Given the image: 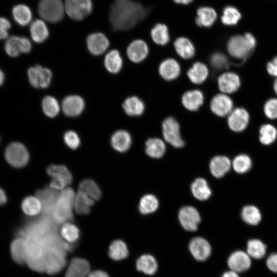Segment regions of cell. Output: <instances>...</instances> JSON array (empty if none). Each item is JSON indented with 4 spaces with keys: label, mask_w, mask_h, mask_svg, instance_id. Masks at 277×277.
Wrapping results in <instances>:
<instances>
[{
    "label": "cell",
    "mask_w": 277,
    "mask_h": 277,
    "mask_svg": "<svg viewBox=\"0 0 277 277\" xmlns=\"http://www.w3.org/2000/svg\"><path fill=\"white\" fill-rule=\"evenodd\" d=\"M88 277H109V276L103 271L95 270L89 273Z\"/></svg>",
    "instance_id": "cell-58"
},
{
    "label": "cell",
    "mask_w": 277,
    "mask_h": 277,
    "mask_svg": "<svg viewBox=\"0 0 277 277\" xmlns=\"http://www.w3.org/2000/svg\"><path fill=\"white\" fill-rule=\"evenodd\" d=\"M184 106L190 111H196L204 102L203 93L199 90H193L185 92L182 98Z\"/></svg>",
    "instance_id": "cell-28"
},
{
    "label": "cell",
    "mask_w": 277,
    "mask_h": 277,
    "mask_svg": "<svg viewBox=\"0 0 277 277\" xmlns=\"http://www.w3.org/2000/svg\"><path fill=\"white\" fill-rule=\"evenodd\" d=\"M159 73L165 80L172 81L180 75L181 68L179 63L173 58L164 60L160 65Z\"/></svg>",
    "instance_id": "cell-24"
},
{
    "label": "cell",
    "mask_w": 277,
    "mask_h": 277,
    "mask_svg": "<svg viewBox=\"0 0 277 277\" xmlns=\"http://www.w3.org/2000/svg\"><path fill=\"white\" fill-rule=\"evenodd\" d=\"M221 277H240L238 273L232 271H228L223 273Z\"/></svg>",
    "instance_id": "cell-60"
},
{
    "label": "cell",
    "mask_w": 277,
    "mask_h": 277,
    "mask_svg": "<svg viewBox=\"0 0 277 277\" xmlns=\"http://www.w3.org/2000/svg\"><path fill=\"white\" fill-rule=\"evenodd\" d=\"M219 89L224 94H231L236 92L240 87L239 76L234 72H227L222 74L218 78Z\"/></svg>",
    "instance_id": "cell-15"
},
{
    "label": "cell",
    "mask_w": 277,
    "mask_h": 277,
    "mask_svg": "<svg viewBox=\"0 0 277 277\" xmlns=\"http://www.w3.org/2000/svg\"><path fill=\"white\" fill-rule=\"evenodd\" d=\"M248 112L242 107L236 108L228 115V124L230 129L236 132L244 130L249 122Z\"/></svg>",
    "instance_id": "cell-12"
},
{
    "label": "cell",
    "mask_w": 277,
    "mask_h": 277,
    "mask_svg": "<svg viewBox=\"0 0 277 277\" xmlns=\"http://www.w3.org/2000/svg\"><path fill=\"white\" fill-rule=\"evenodd\" d=\"M125 112L129 116L141 115L145 110L143 102L138 97L132 96L127 98L123 104Z\"/></svg>",
    "instance_id": "cell-32"
},
{
    "label": "cell",
    "mask_w": 277,
    "mask_h": 277,
    "mask_svg": "<svg viewBox=\"0 0 277 277\" xmlns=\"http://www.w3.org/2000/svg\"><path fill=\"white\" fill-rule=\"evenodd\" d=\"M94 201L84 193L78 191L74 203L75 211L78 214H88L90 211L91 207L94 203Z\"/></svg>",
    "instance_id": "cell-37"
},
{
    "label": "cell",
    "mask_w": 277,
    "mask_h": 277,
    "mask_svg": "<svg viewBox=\"0 0 277 277\" xmlns=\"http://www.w3.org/2000/svg\"><path fill=\"white\" fill-rule=\"evenodd\" d=\"M29 32L32 40L36 43H42L49 36V32L43 19H36L30 24Z\"/></svg>",
    "instance_id": "cell-25"
},
{
    "label": "cell",
    "mask_w": 277,
    "mask_h": 277,
    "mask_svg": "<svg viewBox=\"0 0 277 277\" xmlns=\"http://www.w3.org/2000/svg\"><path fill=\"white\" fill-rule=\"evenodd\" d=\"M90 265L85 259H73L68 268L65 277H86L89 273Z\"/></svg>",
    "instance_id": "cell-23"
},
{
    "label": "cell",
    "mask_w": 277,
    "mask_h": 277,
    "mask_svg": "<svg viewBox=\"0 0 277 277\" xmlns=\"http://www.w3.org/2000/svg\"><path fill=\"white\" fill-rule=\"evenodd\" d=\"M254 36L249 33L235 35L228 42L227 49L229 54L237 59H244L252 52L256 46Z\"/></svg>",
    "instance_id": "cell-3"
},
{
    "label": "cell",
    "mask_w": 277,
    "mask_h": 277,
    "mask_svg": "<svg viewBox=\"0 0 277 277\" xmlns=\"http://www.w3.org/2000/svg\"><path fill=\"white\" fill-rule=\"evenodd\" d=\"M128 250L126 244L121 240L113 241L109 247V255L113 260L118 261L126 258Z\"/></svg>",
    "instance_id": "cell-46"
},
{
    "label": "cell",
    "mask_w": 277,
    "mask_h": 277,
    "mask_svg": "<svg viewBox=\"0 0 277 277\" xmlns=\"http://www.w3.org/2000/svg\"><path fill=\"white\" fill-rule=\"evenodd\" d=\"M11 14L14 22L20 26H26L32 22V10L25 4H18L13 6Z\"/></svg>",
    "instance_id": "cell-21"
},
{
    "label": "cell",
    "mask_w": 277,
    "mask_h": 277,
    "mask_svg": "<svg viewBox=\"0 0 277 277\" xmlns=\"http://www.w3.org/2000/svg\"><path fill=\"white\" fill-rule=\"evenodd\" d=\"M59 196L56 190L47 188L37 191L36 197L41 202L43 210L46 213L51 214Z\"/></svg>",
    "instance_id": "cell-22"
},
{
    "label": "cell",
    "mask_w": 277,
    "mask_h": 277,
    "mask_svg": "<svg viewBox=\"0 0 277 277\" xmlns=\"http://www.w3.org/2000/svg\"><path fill=\"white\" fill-rule=\"evenodd\" d=\"M150 33L153 42L158 45H165L169 41L168 29L165 24H156L151 29Z\"/></svg>",
    "instance_id": "cell-40"
},
{
    "label": "cell",
    "mask_w": 277,
    "mask_h": 277,
    "mask_svg": "<svg viewBox=\"0 0 277 277\" xmlns=\"http://www.w3.org/2000/svg\"><path fill=\"white\" fill-rule=\"evenodd\" d=\"M65 143L70 149L75 150L80 145V139L78 134L72 130L66 131L64 135Z\"/></svg>",
    "instance_id": "cell-52"
},
{
    "label": "cell",
    "mask_w": 277,
    "mask_h": 277,
    "mask_svg": "<svg viewBox=\"0 0 277 277\" xmlns=\"http://www.w3.org/2000/svg\"><path fill=\"white\" fill-rule=\"evenodd\" d=\"M136 269L143 273L153 274L157 268V264L154 258L150 254L141 256L136 261Z\"/></svg>",
    "instance_id": "cell-35"
},
{
    "label": "cell",
    "mask_w": 277,
    "mask_h": 277,
    "mask_svg": "<svg viewBox=\"0 0 277 277\" xmlns=\"http://www.w3.org/2000/svg\"><path fill=\"white\" fill-rule=\"evenodd\" d=\"M212 174L215 177L223 176L230 169L231 162L224 156H216L212 158L209 164Z\"/></svg>",
    "instance_id": "cell-27"
},
{
    "label": "cell",
    "mask_w": 277,
    "mask_h": 277,
    "mask_svg": "<svg viewBox=\"0 0 277 277\" xmlns=\"http://www.w3.org/2000/svg\"><path fill=\"white\" fill-rule=\"evenodd\" d=\"M163 135L165 140L175 148L184 146V141L180 135V125L172 117L166 118L162 123Z\"/></svg>",
    "instance_id": "cell-9"
},
{
    "label": "cell",
    "mask_w": 277,
    "mask_h": 277,
    "mask_svg": "<svg viewBox=\"0 0 277 277\" xmlns=\"http://www.w3.org/2000/svg\"><path fill=\"white\" fill-rule=\"evenodd\" d=\"M174 46L179 55L184 59L191 58L195 54V48L192 43L186 37L176 38L174 42Z\"/></svg>",
    "instance_id": "cell-31"
},
{
    "label": "cell",
    "mask_w": 277,
    "mask_h": 277,
    "mask_svg": "<svg viewBox=\"0 0 277 277\" xmlns=\"http://www.w3.org/2000/svg\"><path fill=\"white\" fill-rule=\"evenodd\" d=\"M78 191L84 193L93 200H98L102 195L99 187L91 179L82 181L79 184Z\"/></svg>",
    "instance_id": "cell-41"
},
{
    "label": "cell",
    "mask_w": 277,
    "mask_h": 277,
    "mask_svg": "<svg viewBox=\"0 0 277 277\" xmlns=\"http://www.w3.org/2000/svg\"><path fill=\"white\" fill-rule=\"evenodd\" d=\"M65 11L68 16L74 21H81L92 12V0H65Z\"/></svg>",
    "instance_id": "cell-6"
},
{
    "label": "cell",
    "mask_w": 277,
    "mask_h": 277,
    "mask_svg": "<svg viewBox=\"0 0 277 277\" xmlns=\"http://www.w3.org/2000/svg\"><path fill=\"white\" fill-rule=\"evenodd\" d=\"M5 80V75L3 71L0 68V87L2 86Z\"/></svg>",
    "instance_id": "cell-62"
},
{
    "label": "cell",
    "mask_w": 277,
    "mask_h": 277,
    "mask_svg": "<svg viewBox=\"0 0 277 277\" xmlns=\"http://www.w3.org/2000/svg\"><path fill=\"white\" fill-rule=\"evenodd\" d=\"M61 233L63 238L71 243L75 242L80 236L78 228L74 224L69 223L63 225Z\"/></svg>",
    "instance_id": "cell-50"
},
{
    "label": "cell",
    "mask_w": 277,
    "mask_h": 277,
    "mask_svg": "<svg viewBox=\"0 0 277 277\" xmlns=\"http://www.w3.org/2000/svg\"><path fill=\"white\" fill-rule=\"evenodd\" d=\"M5 157L12 167L21 168L25 166L29 160V153L26 147L19 142H12L6 148Z\"/></svg>",
    "instance_id": "cell-5"
},
{
    "label": "cell",
    "mask_w": 277,
    "mask_h": 277,
    "mask_svg": "<svg viewBox=\"0 0 277 277\" xmlns=\"http://www.w3.org/2000/svg\"><path fill=\"white\" fill-rule=\"evenodd\" d=\"M75 197L74 190L70 188H65L59 193L57 201L50 214L56 223L61 224L72 220Z\"/></svg>",
    "instance_id": "cell-2"
},
{
    "label": "cell",
    "mask_w": 277,
    "mask_h": 277,
    "mask_svg": "<svg viewBox=\"0 0 277 277\" xmlns=\"http://www.w3.org/2000/svg\"><path fill=\"white\" fill-rule=\"evenodd\" d=\"M158 206L159 202L156 197L152 194H147L141 198L138 209L141 213L148 214L154 212Z\"/></svg>",
    "instance_id": "cell-47"
},
{
    "label": "cell",
    "mask_w": 277,
    "mask_h": 277,
    "mask_svg": "<svg viewBox=\"0 0 277 277\" xmlns=\"http://www.w3.org/2000/svg\"><path fill=\"white\" fill-rule=\"evenodd\" d=\"M208 69L206 65L201 62L194 63L187 72L189 80L194 84L203 83L208 75Z\"/></svg>",
    "instance_id": "cell-33"
},
{
    "label": "cell",
    "mask_w": 277,
    "mask_h": 277,
    "mask_svg": "<svg viewBox=\"0 0 277 277\" xmlns=\"http://www.w3.org/2000/svg\"><path fill=\"white\" fill-rule=\"evenodd\" d=\"M266 69L269 74L277 77V56L267 63Z\"/></svg>",
    "instance_id": "cell-56"
},
{
    "label": "cell",
    "mask_w": 277,
    "mask_h": 277,
    "mask_svg": "<svg viewBox=\"0 0 277 277\" xmlns=\"http://www.w3.org/2000/svg\"><path fill=\"white\" fill-rule=\"evenodd\" d=\"M147 44L142 39L132 41L127 48V54L130 61L140 63L143 61L148 54Z\"/></svg>",
    "instance_id": "cell-20"
},
{
    "label": "cell",
    "mask_w": 277,
    "mask_h": 277,
    "mask_svg": "<svg viewBox=\"0 0 277 277\" xmlns=\"http://www.w3.org/2000/svg\"><path fill=\"white\" fill-rule=\"evenodd\" d=\"M11 28L10 21L4 16H0V40L6 39Z\"/></svg>",
    "instance_id": "cell-54"
},
{
    "label": "cell",
    "mask_w": 277,
    "mask_h": 277,
    "mask_svg": "<svg viewBox=\"0 0 277 277\" xmlns=\"http://www.w3.org/2000/svg\"><path fill=\"white\" fill-rule=\"evenodd\" d=\"M259 135L261 143L268 145L273 143L276 139L277 130L271 124H264L260 128Z\"/></svg>",
    "instance_id": "cell-44"
},
{
    "label": "cell",
    "mask_w": 277,
    "mask_h": 277,
    "mask_svg": "<svg viewBox=\"0 0 277 277\" xmlns=\"http://www.w3.org/2000/svg\"><path fill=\"white\" fill-rule=\"evenodd\" d=\"M27 75L31 86L36 89L48 88L52 78L51 70L39 65L29 67L27 70Z\"/></svg>",
    "instance_id": "cell-7"
},
{
    "label": "cell",
    "mask_w": 277,
    "mask_h": 277,
    "mask_svg": "<svg viewBox=\"0 0 277 277\" xmlns=\"http://www.w3.org/2000/svg\"><path fill=\"white\" fill-rule=\"evenodd\" d=\"M191 189L194 196L199 200H206L211 194V190L207 182L202 178L196 179L192 183Z\"/></svg>",
    "instance_id": "cell-34"
},
{
    "label": "cell",
    "mask_w": 277,
    "mask_h": 277,
    "mask_svg": "<svg viewBox=\"0 0 277 277\" xmlns=\"http://www.w3.org/2000/svg\"><path fill=\"white\" fill-rule=\"evenodd\" d=\"M37 12L44 21L56 23L64 17L65 12L64 3L62 0H39Z\"/></svg>",
    "instance_id": "cell-4"
},
{
    "label": "cell",
    "mask_w": 277,
    "mask_h": 277,
    "mask_svg": "<svg viewBox=\"0 0 277 277\" xmlns=\"http://www.w3.org/2000/svg\"><path fill=\"white\" fill-rule=\"evenodd\" d=\"M210 62L213 68L216 70H221L227 66L228 59L224 54L216 52L211 56Z\"/></svg>",
    "instance_id": "cell-53"
},
{
    "label": "cell",
    "mask_w": 277,
    "mask_h": 277,
    "mask_svg": "<svg viewBox=\"0 0 277 277\" xmlns=\"http://www.w3.org/2000/svg\"><path fill=\"white\" fill-rule=\"evenodd\" d=\"M264 112L269 119L277 118V98H271L267 100L264 106Z\"/></svg>",
    "instance_id": "cell-51"
},
{
    "label": "cell",
    "mask_w": 277,
    "mask_h": 277,
    "mask_svg": "<svg viewBox=\"0 0 277 277\" xmlns=\"http://www.w3.org/2000/svg\"><path fill=\"white\" fill-rule=\"evenodd\" d=\"M84 99L80 95H69L63 100L61 108L63 113L69 117L80 115L85 109Z\"/></svg>",
    "instance_id": "cell-11"
},
{
    "label": "cell",
    "mask_w": 277,
    "mask_h": 277,
    "mask_svg": "<svg viewBox=\"0 0 277 277\" xmlns=\"http://www.w3.org/2000/svg\"><path fill=\"white\" fill-rule=\"evenodd\" d=\"M21 52L28 53L32 49V43L30 40L25 36H21Z\"/></svg>",
    "instance_id": "cell-57"
},
{
    "label": "cell",
    "mask_w": 277,
    "mask_h": 277,
    "mask_svg": "<svg viewBox=\"0 0 277 277\" xmlns=\"http://www.w3.org/2000/svg\"><path fill=\"white\" fill-rule=\"evenodd\" d=\"M47 172L52 178L50 183V187L52 189H65L72 183V174L65 166L51 165L47 168Z\"/></svg>",
    "instance_id": "cell-8"
},
{
    "label": "cell",
    "mask_w": 277,
    "mask_h": 277,
    "mask_svg": "<svg viewBox=\"0 0 277 277\" xmlns=\"http://www.w3.org/2000/svg\"><path fill=\"white\" fill-rule=\"evenodd\" d=\"M268 268L272 271L277 273V253L271 254L266 260Z\"/></svg>",
    "instance_id": "cell-55"
},
{
    "label": "cell",
    "mask_w": 277,
    "mask_h": 277,
    "mask_svg": "<svg viewBox=\"0 0 277 277\" xmlns=\"http://www.w3.org/2000/svg\"><path fill=\"white\" fill-rule=\"evenodd\" d=\"M179 219L182 226L189 231H195L201 221L199 212L192 206L182 207L179 212Z\"/></svg>",
    "instance_id": "cell-10"
},
{
    "label": "cell",
    "mask_w": 277,
    "mask_h": 277,
    "mask_svg": "<svg viewBox=\"0 0 277 277\" xmlns=\"http://www.w3.org/2000/svg\"><path fill=\"white\" fill-rule=\"evenodd\" d=\"M147 15V9L137 2L114 0L110 8L109 19L113 30L124 31L133 28Z\"/></svg>",
    "instance_id": "cell-1"
},
{
    "label": "cell",
    "mask_w": 277,
    "mask_h": 277,
    "mask_svg": "<svg viewBox=\"0 0 277 277\" xmlns=\"http://www.w3.org/2000/svg\"><path fill=\"white\" fill-rule=\"evenodd\" d=\"M86 44L89 51L94 55L103 54L109 46L107 36L102 32H94L86 38Z\"/></svg>",
    "instance_id": "cell-13"
},
{
    "label": "cell",
    "mask_w": 277,
    "mask_h": 277,
    "mask_svg": "<svg viewBox=\"0 0 277 277\" xmlns=\"http://www.w3.org/2000/svg\"><path fill=\"white\" fill-rule=\"evenodd\" d=\"M7 201V197L5 191L0 188V205L5 204Z\"/></svg>",
    "instance_id": "cell-59"
},
{
    "label": "cell",
    "mask_w": 277,
    "mask_h": 277,
    "mask_svg": "<svg viewBox=\"0 0 277 277\" xmlns=\"http://www.w3.org/2000/svg\"><path fill=\"white\" fill-rule=\"evenodd\" d=\"M210 109L217 116L224 117L229 114L233 110V103L226 94H218L214 96L210 102Z\"/></svg>",
    "instance_id": "cell-14"
},
{
    "label": "cell",
    "mask_w": 277,
    "mask_h": 277,
    "mask_svg": "<svg viewBox=\"0 0 277 277\" xmlns=\"http://www.w3.org/2000/svg\"><path fill=\"white\" fill-rule=\"evenodd\" d=\"M266 251V245L258 239L249 240L247 245V253L254 259H261L265 255Z\"/></svg>",
    "instance_id": "cell-45"
},
{
    "label": "cell",
    "mask_w": 277,
    "mask_h": 277,
    "mask_svg": "<svg viewBox=\"0 0 277 277\" xmlns=\"http://www.w3.org/2000/svg\"><path fill=\"white\" fill-rule=\"evenodd\" d=\"M22 209L26 215L35 216L40 213L43 207L41 202L37 197L28 196L23 200Z\"/></svg>",
    "instance_id": "cell-38"
},
{
    "label": "cell",
    "mask_w": 277,
    "mask_h": 277,
    "mask_svg": "<svg viewBox=\"0 0 277 277\" xmlns=\"http://www.w3.org/2000/svg\"><path fill=\"white\" fill-rule=\"evenodd\" d=\"M175 3L178 4L188 5L191 3L193 0H173Z\"/></svg>",
    "instance_id": "cell-61"
},
{
    "label": "cell",
    "mask_w": 277,
    "mask_h": 277,
    "mask_svg": "<svg viewBox=\"0 0 277 277\" xmlns=\"http://www.w3.org/2000/svg\"><path fill=\"white\" fill-rule=\"evenodd\" d=\"M241 217L245 223L251 225H256L261 220L260 210L253 205L244 206L242 210Z\"/></svg>",
    "instance_id": "cell-42"
},
{
    "label": "cell",
    "mask_w": 277,
    "mask_h": 277,
    "mask_svg": "<svg viewBox=\"0 0 277 277\" xmlns=\"http://www.w3.org/2000/svg\"><path fill=\"white\" fill-rule=\"evenodd\" d=\"M21 40V36L15 35L9 36L6 39L4 50L9 56L16 57L22 53Z\"/></svg>",
    "instance_id": "cell-43"
},
{
    "label": "cell",
    "mask_w": 277,
    "mask_h": 277,
    "mask_svg": "<svg viewBox=\"0 0 277 277\" xmlns=\"http://www.w3.org/2000/svg\"><path fill=\"white\" fill-rule=\"evenodd\" d=\"M228 265L231 270L242 272L249 269L251 266L250 256L243 251H236L229 256Z\"/></svg>",
    "instance_id": "cell-19"
},
{
    "label": "cell",
    "mask_w": 277,
    "mask_h": 277,
    "mask_svg": "<svg viewBox=\"0 0 277 277\" xmlns=\"http://www.w3.org/2000/svg\"><path fill=\"white\" fill-rule=\"evenodd\" d=\"M131 137L128 132L124 130L115 131L111 136L110 143L112 147L120 152L128 150L131 144Z\"/></svg>",
    "instance_id": "cell-26"
},
{
    "label": "cell",
    "mask_w": 277,
    "mask_h": 277,
    "mask_svg": "<svg viewBox=\"0 0 277 277\" xmlns=\"http://www.w3.org/2000/svg\"><path fill=\"white\" fill-rule=\"evenodd\" d=\"M273 90L275 93L277 95V77H276L273 83Z\"/></svg>",
    "instance_id": "cell-63"
},
{
    "label": "cell",
    "mask_w": 277,
    "mask_h": 277,
    "mask_svg": "<svg viewBox=\"0 0 277 277\" xmlns=\"http://www.w3.org/2000/svg\"><path fill=\"white\" fill-rule=\"evenodd\" d=\"M29 246L28 240L22 236L15 239L10 246L11 255L17 263L27 262L29 255Z\"/></svg>",
    "instance_id": "cell-16"
},
{
    "label": "cell",
    "mask_w": 277,
    "mask_h": 277,
    "mask_svg": "<svg viewBox=\"0 0 277 277\" xmlns=\"http://www.w3.org/2000/svg\"><path fill=\"white\" fill-rule=\"evenodd\" d=\"M63 252L61 249L53 248L46 254V271L53 274L58 272L65 265Z\"/></svg>",
    "instance_id": "cell-18"
},
{
    "label": "cell",
    "mask_w": 277,
    "mask_h": 277,
    "mask_svg": "<svg viewBox=\"0 0 277 277\" xmlns=\"http://www.w3.org/2000/svg\"><path fill=\"white\" fill-rule=\"evenodd\" d=\"M165 150V145L160 138H149L146 142L145 151L147 154L151 157L156 159L161 157Z\"/></svg>",
    "instance_id": "cell-36"
},
{
    "label": "cell",
    "mask_w": 277,
    "mask_h": 277,
    "mask_svg": "<svg viewBox=\"0 0 277 277\" xmlns=\"http://www.w3.org/2000/svg\"><path fill=\"white\" fill-rule=\"evenodd\" d=\"M196 14L195 23L200 27H210L217 18L215 10L208 6L200 7L197 10Z\"/></svg>",
    "instance_id": "cell-29"
},
{
    "label": "cell",
    "mask_w": 277,
    "mask_h": 277,
    "mask_svg": "<svg viewBox=\"0 0 277 277\" xmlns=\"http://www.w3.org/2000/svg\"><path fill=\"white\" fill-rule=\"evenodd\" d=\"M189 248L193 256L200 261L207 260L211 251L209 243L201 237L193 238L190 242Z\"/></svg>",
    "instance_id": "cell-17"
},
{
    "label": "cell",
    "mask_w": 277,
    "mask_h": 277,
    "mask_svg": "<svg viewBox=\"0 0 277 277\" xmlns=\"http://www.w3.org/2000/svg\"><path fill=\"white\" fill-rule=\"evenodd\" d=\"M241 18V14L238 10L233 6L226 7L221 16L222 23L227 26L236 25Z\"/></svg>",
    "instance_id": "cell-48"
},
{
    "label": "cell",
    "mask_w": 277,
    "mask_h": 277,
    "mask_svg": "<svg viewBox=\"0 0 277 277\" xmlns=\"http://www.w3.org/2000/svg\"><path fill=\"white\" fill-rule=\"evenodd\" d=\"M42 108L47 116L53 118L58 114L61 107L56 98L51 95H46L42 101Z\"/></svg>",
    "instance_id": "cell-39"
},
{
    "label": "cell",
    "mask_w": 277,
    "mask_h": 277,
    "mask_svg": "<svg viewBox=\"0 0 277 277\" xmlns=\"http://www.w3.org/2000/svg\"><path fill=\"white\" fill-rule=\"evenodd\" d=\"M104 66L107 70L112 73H118L123 66V59L117 50L113 49L108 52L104 58Z\"/></svg>",
    "instance_id": "cell-30"
},
{
    "label": "cell",
    "mask_w": 277,
    "mask_h": 277,
    "mask_svg": "<svg viewBox=\"0 0 277 277\" xmlns=\"http://www.w3.org/2000/svg\"><path fill=\"white\" fill-rule=\"evenodd\" d=\"M232 166L235 172L239 173H244L250 169L252 166V162L247 155L240 154L233 159Z\"/></svg>",
    "instance_id": "cell-49"
}]
</instances>
